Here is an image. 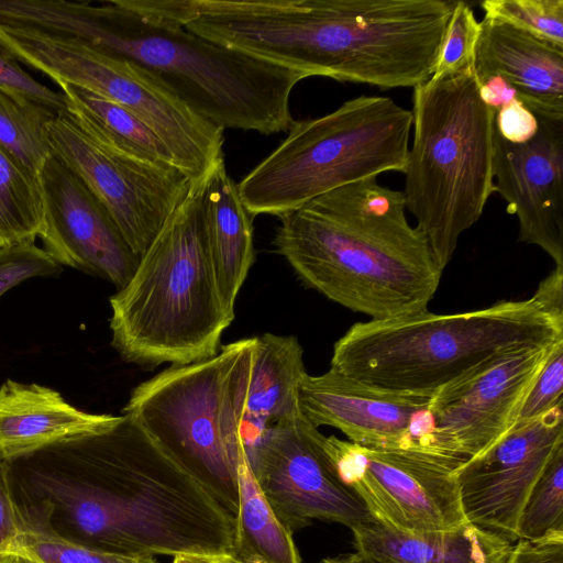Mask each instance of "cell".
<instances>
[{
	"label": "cell",
	"instance_id": "24",
	"mask_svg": "<svg viewBox=\"0 0 563 563\" xmlns=\"http://www.w3.org/2000/svg\"><path fill=\"white\" fill-rule=\"evenodd\" d=\"M56 84L62 89L65 110L87 133L139 158L177 167L166 144L139 117L85 89Z\"/></svg>",
	"mask_w": 563,
	"mask_h": 563
},
{
	"label": "cell",
	"instance_id": "42",
	"mask_svg": "<svg viewBox=\"0 0 563 563\" xmlns=\"http://www.w3.org/2000/svg\"><path fill=\"white\" fill-rule=\"evenodd\" d=\"M0 563H41L25 554L13 552L0 559Z\"/></svg>",
	"mask_w": 563,
	"mask_h": 563
},
{
	"label": "cell",
	"instance_id": "32",
	"mask_svg": "<svg viewBox=\"0 0 563 563\" xmlns=\"http://www.w3.org/2000/svg\"><path fill=\"white\" fill-rule=\"evenodd\" d=\"M563 341L551 350L530 387L511 429L521 428L563 406Z\"/></svg>",
	"mask_w": 563,
	"mask_h": 563
},
{
	"label": "cell",
	"instance_id": "5",
	"mask_svg": "<svg viewBox=\"0 0 563 563\" xmlns=\"http://www.w3.org/2000/svg\"><path fill=\"white\" fill-rule=\"evenodd\" d=\"M562 340L563 325L531 298L500 300L357 322L334 343L330 368L384 390L432 397L508 355Z\"/></svg>",
	"mask_w": 563,
	"mask_h": 563
},
{
	"label": "cell",
	"instance_id": "12",
	"mask_svg": "<svg viewBox=\"0 0 563 563\" xmlns=\"http://www.w3.org/2000/svg\"><path fill=\"white\" fill-rule=\"evenodd\" d=\"M52 154L107 208L141 256L191 190L175 166L159 165L95 137L63 110L46 124Z\"/></svg>",
	"mask_w": 563,
	"mask_h": 563
},
{
	"label": "cell",
	"instance_id": "11",
	"mask_svg": "<svg viewBox=\"0 0 563 563\" xmlns=\"http://www.w3.org/2000/svg\"><path fill=\"white\" fill-rule=\"evenodd\" d=\"M339 481L374 520L405 533L449 531L468 521L454 470L465 461L417 448H367L323 439Z\"/></svg>",
	"mask_w": 563,
	"mask_h": 563
},
{
	"label": "cell",
	"instance_id": "7",
	"mask_svg": "<svg viewBox=\"0 0 563 563\" xmlns=\"http://www.w3.org/2000/svg\"><path fill=\"white\" fill-rule=\"evenodd\" d=\"M411 114L402 195L443 271L495 192L496 112L481 100L474 70H466L413 87Z\"/></svg>",
	"mask_w": 563,
	"mask_h": 563
},
{
	"label": "cell",
	"instance_id": "43",
	"mask_svg": "<svg viewBox=\"0 0 563 563\" xmlns=\"http://www.w3.org/2000/svg\"><path fill=\"white\" fill-rule=\"evenodd\" d=\"M221 563H243L232 555H222Z\"/></svg>",
	"mask_w": 563,
	"mask_h": 563
},
{
	"label": "cell",
	"instance_id": "4",
	"mask_svg": "<svg viewBox=\"0 0 563 563\" xmlns=\"http://www.w3.org/2000/svg\"><path fill=\"white\" fill-rule=\"evenodd\" d=\"M76 37L158 76L195 113L223 130L288 131L297 71L210 42L147 0L87 2Z\"/></svg>",
	"mask_w": 563,
	"mask_h": 563
},
{
	"label": "cell",
	"instance_id": "21",
	"mask_svg": "<svg viewBox=\"0 0 563 563\" xmlns=\"http://www.w3.org/2000/svg\"><path fill=\"white\" fill-rule=\"evenodd\" d=\"M351 531L356 552L374 563H506L514 545L470 522L449 531L405 533L372 519Z\"/></svg>",
	"mask_w": 563,
	"mask_h": 563
},
{
	"label": "cell",
	"instance_id": "19",
	"mask_svg": "<svg viewBox=\"0 0 563 563\" xmlns=\"http://www.w3.org/2000/svg\"><path fill=\"white\" fill-rule=\"evenodd\" d=\"M479 23L475 78L497 74L537 118L563 120V49L496 19Z\"/></svg>",
	"mask_w": 563,
	"mask_h": 563
},
{
	"label": "cell",
	"instance_id": "30",
	"mask_svg": "<svg viewBox=\"0 0 563 563\" xmlns=\"http://www.w3.org/2000/svg\"><path fill=\"white\" fill-rule=\"evenodd\" d=\"M481 7L486 18L563 49V0H485Z\"/></svg>",
	"mask_w": 563,
	"mask_h": 563
},
{
	"label": "cell",
	"instance_id": "18",
	"mask_svg": "<svg viewBox=\"0 0 563 563\" xmlns=\"http://www.w3.org/2000/svg\"><path fill=\"white\" fill-rule=\"evenodd\" d=\"M430 397L404 395L364 384L332 368L305 375L299 402L307 420L329 426L349 441L376 449H405L417 441Z\"/></svg>",
	"mask_w": 563,
	"mask_h": 563
},
{
	"label": "cell",
	"instance_id": "13",
	"mask_svg": "<svg viewBox=\"0 0 563 563\" xmlns=\"http://www.w3.org/2000/svg\"><path fill=\"white\" fill-rule=\"evenodd\" d=\"M323 439L301 413L269 426L245 449L263 494L292 533L313 519L350 529L373 519L358 497L339 481Z\"/></svg>",
	"mask_w": 563,
	"mask_h": 563
},
{
	"label": "cell",
	"instance_id": "9",
	"mask_svg": "<svg viewBox=\"0 0 563 563\" xmlns=\"http://www.w3.org/2000/svg\"><path fill=\"white\" fill-rule=\"evenodd\" d=\"M411 129V110L377 96L295 121L287 137L238 184L241 199L253 217L280 218L347 184L405 173Z\"/></svg>",
	"mask_w": 563,
	"mask_h": 563
},
{
	"label": "cell",
	"instance_id": "15",
	"mask_svg": "<svg viewBox=\"0 0 563 563\" xmlns=\"http://www.w3.org/2000/svg\"><path fill=\"white\" fill-rule=\"evenodd\" d=\"M563 445V406L511 429L483 454L454 470L466 520L518 541L525 503L559 446Z\"/></svg>",
	"mask_w": 563,
	"mask_h": 563
},
{
	"label": "cell",
	"instance_id": "10",
	"mask_svg": "<svg viewBox=\"0 0 563 563\" xmlns=\"http://www.w3.org/2000/svg\"><path fill=\"white\" fill-rule=\"evenodd\" d=\"M30 67L55 84L67 82L125 108L169 148L191 187L224 162V130L188 108L155 74L78 37L37 33L26 56Z\"/></svg>",
	"mask_w": 563,
	"mask_h": 563
},
{
	"label": "cell",
	"instance_id": "28",
	"mask_svg": "<svg viewBox=\"0 0 563 563\" xmlns=\"http://www.w3.org/2000/svg\"><path fill=\"white\" fill-rule=\"evenodd\" d=\"M56 114L0 90V146L35 176L52 155L46 124Z\"/></svg>",
	"mask_w": 563,
	"mask_h": 563
},
{
	"label": "cell",
	"instance_id": "34",
	"mask_svg": "<svg viewBox=\"0 0 563 563\" xmlns=\"http://www.w3.org/2000/svg\"><path fill=\"white\" fill-rule=\"evenodd\" d=\"M0 90L5 91L19 99L46 107L56 113L65 110V103L62 93L56 92L36 81L1 45Z\"/></svg>",
	"mask_w": 563,
	"mask_h": 563
},
{
	"label": "cell",
	"instance_id": "36",
	"mask_svg": "<svg viewBox=\"0 0 563 563\" xmlns=\"http://www.w3.org/2000/svg\"><path fill=\"white\" fill-rule=\"evenodd\" d=\"M495 129L507 142L522 144L537 134V117L519 99L500 108L495 114Z\"/></svg>",
	"mask_w": 563,
	"mask_h": 563
},
{
	"label": "cell",
	"instance_id": "35",
	"mask_svg": "<svg viewBox=\"0 0 563 563\" xmlns=\"http://www.w3.org/2000/svg\"><path fill=\"white\" fill-rule=\"evenodd\" d=\"M22 531L23 515L13 497L10 463L0 457V559L15 550Z\"/></svg>",
	"mask_w": 563,
	"mask_h": 563
},
{
	"label": "cell",
	"instance_id": "39",
	"mask_svg": "<svg viewBox=\"0 0 563 563\" xmlns=\"http://www.w3.org/2000/svg\"><path fill=\"white\" fill-rule=\"evenodd\" d=\"M481 100L495 112L518 99L512 86L497 74L475 78Z\"/></svg>",
	"mask_w": 563,
	"mask_h": 563
},
{
	"label": "cell",
	"instance_id": "25",
	"mask_svg": "<svg viewBox=\"0 0 563 563\" xmlns=\"http://www.w3.org/2000/svg\"><path fill=\"white\" fill-rule=\"evenodd\" d=\"M238 481L239 510L232 556L243 563H301L292 532L274 512L246 454L240 463Z\"/></svg>",
	"mask_w": 563,
	"mask_h": 563
},
{
	"label": "cell",
	"instance_id": "14",
	"mask_svg": "<svg viewBox=\"0 0 563 563\" xmlns=\"http://www.w3.org/2000/svg\"><path fill=\"white\" fill-rule=\"evenodd\" d=\"M555 344L508 355L435 393L429 401L426 433L415 448L463 461L483 454L514 427Z\"/></svg>",
	"mask_w": 563,
	"mask_h": 563
},
{
	"label": "cell",
	"instance_id": "16",
	"mask_svg": "<svg viewBox=\"0 0 563 563\" xmlns=\"http://www.w3.org/2000/svg\"><path fill=\"white\" fill-rule=\"evenodd\" d=\"M43 200L38 236L58 264L101 277L123 288L140 256L89 188L53 154L37 174Z\"/></svg>",
	"mask_w": 563,
	"mask_h": 563
},
{
	"label": "cell",
	"instance_id": "38",
	"mask_svg": "<svg viewBox=\"0 0 563 563\" xmlns=\"http://www.w3.org/2000/svg\"><path fill=\"white\" fill-rule=\"evenodd\" d=\"M506 563H563V542L518 540Z\"/></svg>",
	"mask_w": 563,
	"mask_h": 563
},
{
	"label": "cell",
	"instance_id": "1",
	"mask_svg": "<svg viewBox=\"0 0 563 563\" xmlns=\"http://www.w3.org/2000/svg\"><path fill=\"white\" fill-rule=\"evenodd\" d=\"M455 1L209 0L200 34L303 75L380 89L433 74Z\"/></svg>",
	"mask_w": 563,
	"mask_h": 563
},
{
	"label": "cell",
	"instance_id": "17",
	"mask_svg": "<svg viewBox=\"0 0 563 563\" xmlns=\"http://www.w3.org/2000/svg\"><path fill=\"white\" fill-rule=\"evenodd\" d=\"M537 119V134L522 144L505 141L494 128L495 192L517 217L518 240L563 268V120Z\"/></svg>",
	"mask_w": 563,
	"mask_h": 563
},
{
	"label": "cell",
	"instance_id": "6",
	"mask_svg": "<svg viewBox=\"0 0 563 563\" xmlns=\"http://www.w3.org/2000/svg\"><path fill=\"white\" fill-rule=\"evenodd\" d=\"M202 184L175 208L131 279L110 298L111 345L128 363L153 368L212 357L234 320L211 260Z\"/></svg>",
	"mask_w": 563,
	"mask_h": 563
},
{
	"label": "cell",
	"instance_id": "2",
	"mask_svg": "<svg viewBox=\"0 0 563 563\" xmlns=\"http://www.w3.org/2000/svg\"><path fill=\"white\" fill-rule=\"evenodd\" d=\"M75 476L77 542L128 555H232L235 518L129 416L48 446Z\"/></svg>",
	"mask_w": 563,
	"mask_h": 563
},
{
	"label": "cell",
	"instance_id": "23",
	"mask_svg": "<svg viewBox=\"0 0 563 563\" xmlns=\"http://www.w3.org/2000/svg\"><path fill=\"white\" fill-rule=\"evenodd\" d=\"M306 374L303 349L296 336H256L242 423L252 427L243 438L245 449L269 426L302 413L299 391Z\"/></svg>",
	"mask_w": 563,
	"mask_h": 563
},
{
	"label": "cell",
	"instance_id": "29",
	"mask_svg": "<svg viewBox=\"0 0 563 563\" xmlns=\"http://www.w3.org/2000/svg\"><path fill=\"white\" fill-rule=\"evenodd\" d=\"M563 542V445L532 487L518 521V540Z\"/></svg>",
	"mask_w": 563,
	"mask_h": 563
},
{
	"label": "cell",
	"instance_id": "22",
	"mask_svg": "<svg viewBox=\"0 0 563 563\" xmlns=\"http://www.w3.org/2000/svg\"><path fill=\"white\" fill-rule=\"evenodd\" d=\"M201 206L218 285L224 302L234 310L255 260L254 217L245 208L224 162L203 181Z\"/></svg>",
	"mask_w": 563,
	"mask_h": 563
},
{
	"label": "cell",
	"instance_id": "33",
	"mask_svg": "<svg viewBox=\"0 0 563 563\" xmlns=\"http://www.w3.org/2000/svg\"><path fill=\"white\" fill-rule=\"evenodd\" d=\"M63 271L34 242H24L0 249V296L25 279L37 276H57Z\"/></svg>",
	"mask_w": 563,
	"mask_h": 563
},
{
	"label": "cell",
	"instance_id": "3",
	"mask_svg": "<svg viewBox=\"0 0 563 563\" xmlns=\"http://www.w3.org/2000/svg\"><path fill=\"white\" fill-rule=\"evenodd\" d=\"M279 219L275 252L307 287L369 320L428 310L443 271L408 222L402 191L371 177Z\"/></svg>",
	"mask_w": 563,
	"mask_h": 563
},
{
	"label": "cell",
	"instance_id": "27",
	"mask_svg": "<svg viewBox=\"0 0 563 563\" xmlns=\"http://www.w3.org/2000/svg\"><path fill=\"white\" fill-rule=\"evenodd\" d=\"M22 515L23 531L13 552L41 563H159L153 555L119 554L64 537L53 527L52 506L48 504L24 509Z\"/></svg>",
	"mask_w": 563,
	"mask_h": 563
},
{
	"label": "cell",
	"instance_id": "40",
	"mask_svg": "<svg viewBox=\"0 0 563 563\" xmlns=\"http://www.w3.org/2000/svg\"><path fill=\"white\" fill-rule=\"evenodd\" d=\"M222 555L184 553L174 556L173 563H221Z\"/></svg>",
	"mask_w": 563,
	"mask_h": 563
},
{
	"label": "cell",
	"instance_id": "37",
	"mask_svg": "<svg viewBox=\"0 0 563 563\" xmlns=\"http://www.w3.org/2000/svg\"><path fill=\"white\" fill-rule=\"evenodd\" d=\"M531 299L545 314L563 325V268L554 267L540 282Z\"/></svg>",
	"mask_w": 563,
	"mask_h": 563
},
{
	"label": "cell",
	"instance_id": "20",
	"mask_svg": "<svg viewBox=\"0 0 563 563\" xmlns=\"http://www.w3.org/2000/svg\"><path fill=\"white\" fill-rule=\"evenodd\" d=\"M121 416L82 411L37 384L0 386V457L13 461L53 444L109 430Z\"/></svg>",
	"mask_w": 563,
	"mask_h": 563
},
{
	"label": "cell",
	"instance_id": "26",
	"mask_svg": "<svg viewBox=\"0 0 563 563\" xmlns=\"http://www.w3.org/2000/svg\"><path fill=\"white\" fill-rule=\"evenodd\" d=\"M42 219L37 176L0 146V249L34 242Z\"/></svg>",
	"mask_w": 563,
	"mask_h": 563
},
{
	"label": "cell",
	"instance_id": "8",
	"mask_svg": "<svg viewBox=\"0 0 563 563\" xmlns=\"http://www.w3.org/2000/svg\"><path fill=\"white\" fill-rule=\"evenodd\" d=\"M256 336L209 358L172 365L137 385L123 412L232 516L239 510L241 427Z\"/></svg>",
	"mask_w": 563,
	"mask_h": 563
},
{
	"label": "cell",
	"instance_id": "41",
	"mask_svg": "<svg viewBox=\"0 0 563 563\" xmlns=\"http://www.w3.org/2000/svg\"><path fill=\"white\" fill-rule=\"evenodd\" d=\"M320 563H374L371 559L361 554L360 552L350 553L345 555H338L333 558H325Z\"/></svg>",
	"mask_w": 563,
	"mask_h": 563
},
{
	"label": "cell",
	"instance_id": "31",
	"mask_svg": "<svg viewBox=\"0 0 563 563\" xmlns=\"http://www.w3.org/2000/svg\"><path fill=\"white\" fill-rule=\"evenodd\" d=\"M481 23L472 8L464 1H455L440 46L431 79L454 76L474 70L475 53Z\"/></svg>",
	"mask_w": 563,
	"mask_h": 563
}]
</instances>
